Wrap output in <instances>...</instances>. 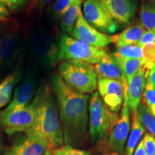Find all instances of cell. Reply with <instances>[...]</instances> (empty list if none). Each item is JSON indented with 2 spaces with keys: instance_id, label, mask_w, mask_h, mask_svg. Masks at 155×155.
Returning <instances> with one entry per match:
<instances>
[{
  "instance_id": "cell-17",
  "label": "cell",
  "mask_w": 155,
  "mask_h": 155,
  "mask_svg": "<svg viewBox=\"0 0 155 155\" xmlns=\"http://www.w3.org/2000/svg\"><path fill=\"white\" fill-rule=\"evenodd\" d=\"M94 68L98 78L113 79L121 82L127 81L119 63L113 55L106 54L98 63L95 64Z\"/></svg>"
},
{
  "instance_id": "cell-16",
  "label": "cell",
  "mask_w": 155,
  "mask_h": 155,
  "mask_svg": "<svg viewBox=\"0 0 155 155\" xmlns=\"http://www.w3.org/2000/svg\"><path fill=\"white\" fill-rule=\"evenodd\" d=\"M147 75L146 69L142 68L137 74H135L129 81H127L125 88L124 100L129 106L130 112L137 111V108L142 100Z\"/></svg>"
},
{
  "instance_id": "cell-37",
  "label": "cell",
  "mask_w": 155,
  "mask_h": 155,
  "mask_svg": "<svg viewBox=\"0 0 155 155\" xmlns=\"http://www.w3.org/2000/svg\"><path fill=\"white\" fill-rule=\"evenodd\" d=\"M4 150V143H3V138L2 136L0 134V155L2 153V151Z\"/></svg>"
},
{
  "instance_id": "cell-2",
  "label": "cell",
  "mask_w": 155,
  "mask_h": 155,
  "mask_svg": "<svg viewBox=\"0 0 155 155\" xmlns=\"http://www.w3.org/2000/svg\"><path fill=\"white\" fill-rule=\"evenodd\" d=\"M32 102L36 108V119L33 127L27 131H32L43 137L50 149L63 146V132L57 101L47 83L40 84Z\"/></svg>"
},
{
  "instance_id": "cell-29",
  "label": "cell",
  "mask_w": 155,
  "mask_h": 155,
  "mask_svg": "<svg viewBox=\"0 0 155 155\" xmlns=\"http://www.w3.org/2000/svg\"><path fill=\"white\" fill-rule=\"evenodd\" d=\"M146 155H155V137L151 134H144L142 139Z\"/></svg>"
},
{
  "instance_id": "cell-5",
  "label": "cell",
  "mask_w": 155,
  "mask_h": 155,
  "mask_svg": "<svg viewBox=\"0 0 155 155\" xmlns=\"http://www.w3.org/2000/svg\"><path fill=\"white\" fill-rule=\"evenodd\" d=\"M30 52L37 66L51 70L59 62V48L49 31L42 27L35 28L30 36Z\"/></svg>"
},
{
  "instance_id": "cell-24",
  "label": "cell",
  "mask_w": 155,
  "mask_h": 155,
  "mask_svg": "<svg viewBox=\"0 0 155 155\" xmlns=\"http://www.w3.org/2000/svg\"><path fill=\"white\" fill-rule=\"evenodd\" d=\"M137 112L144 129L155 137V117L142 101L137 107Z\"/></svg>"
},
{
  "instance_id": "cell-9",
  "label": "cell",
  "mask_w": 155,
  "mask_h": 155,
  "mask_svg": "<svg viewBox=\"0 0 155 155\" xmlns=\"http://www.w3.org/2000/svg\"><path fill=\"white\" fill-rule=\"evenodd\" d=\"M25 42L21 34L10 32L4 36L0 43V67L5 71H14L22 61Z\"/></svg>"
},
{
  "instance_id": "cell-25",
  "label": "cell",
  "mask_w": 155,
  "mask_h": 155,
  "mask_svg": "<svg viewBox=\"0 0 155 155\" xmlns=\"http://www.w3.org/2000/svg\"><path fill=\"white\" fill-rule=\"evenodd\" d=\"M113 55L117 57L124 58H134V59L144 60L142 48L138 45H124L116 48V51Z\"/></svg>"
},
{
  "instance_id": "cell-10",
  "label": "cell",
  "mask_w": 155,
  "mask_h": 155,
  "mask_svg": "<svg viewBox=\"0 0 155 155\" xmlns=\"http://www.w3.org/2000/svg\"><path fill=\"white\" fill-rule=\"evenodd\" d=\"M127 81L121 82L113 79L98 78V93L108 109L117 113L122 108L124 101Z\"/></svg>"
},
{
  "instance_id": "cell-31",
  "label": "cell",
  "mask_w": 155,
  "mask_h": 155,
  "mask_svg": "<svg viewBox=\"0 0 155 155\" xmlns=\"http://www.w3.org/2000/svg\"><path fill=\"white\" fill-rule=\"evenodd\" d=\"M155 43V32L152 31L146 30L144 35L138 42V45L142 48L143 46L147 45H151Z\"/></svg>"
},
{
  "instance_id": "cell-15",
  "label": "cell",
  "mask_w": 155,
  "mask_h": 155,
  "mask_svg": "<svg viewBox=\"0 0 155 155\" xmlns=\"http://www.w3.org/2000/svg\"><path fill=\"white\" fill-rule=\"evenodd\" d=\"M27 137L9 149L10 155H44L50 150L47 141L38 134L27 131Z\"/></svg>"
},
{
  "instance_id": "cell-33",
  "label": "cell",
  "mask_w": 155,
  "mask_h": 155,
  "mask_svg": "<svg viewBox=\"0 0 155 155\" xmlns=\"http://www.w3.org/2000/svg\"><path fill=\"white\" fill-rule=\"evenodd\" d=\"M55 0H31V9H37L38 10H42L46 6L50 5Z\"/></svg>"
},
{
  "instance_id": "cell-20",
  "label": "cell",
  "mask_w": 155,
  "mask_h": 155,
  "mask_svg": "<svg viewBox=\"0 0 155 155\" xmlns=\"http://www.w3.org/2000/svg\"><path fill=\"white\" fill-rule=\"evenodd\" d=\"M146 129L143 127L139 119L137 111L131 112V124L130 131L127 140L124 155H133L139 142L141 141L143 135L145 134Z\"/></svg>"
},
{
  "instance_id": "cell-26",
  "label": "cell",
  "mask_w": 155,
  "mask_h": 155,
  "mask_svg": "<svg viewBox=\"0 0 155 155\" xmlns=\"http://www.w3.org/2000/svg\"><path fill=\"white\" fill-rule=\"evenodd\" d=\"M74 0H55L48 8V13L52 18L59 19Z\"/></svg>"
},
{
  "instance_id": "cell-14",
  "label": "cell",
  "mask_w": 155,
  "mask_h": 155,
  "mask_svg": "<svg viewBox=\"0 0 155 155\" xmlns=\"http://www.w3.org/2000/svg\"><path fill=\"white\" fill-rule=\"evenodd\" d=\"M99 2L121 25L129 27L134 21L137 9L136 0H99Z\"/></svg>"
},
{
  "instance_id": "cell-42",
  "label": "cell",
  "mask_w": 155,
  "mask_h": 155,
  "mask_svg": "<svg viewBox=\"0 0 155 155\" xmlns=\"http://www.w3.org/2000/svg\"><path fill=\"white\" fill-rule=\"evenodd\" d=\"M0 43H1V42H0Z\"/></svg>"
},
{
  "instance_id": "cell-27",
  "label": "cell",
  "mask_w": 155,
  "mask_h": 155,
  "mask_svg": "<svg viewBox=\"0 0 155 155\" xmlns=\"http://www.w3.org/2000/svg\"><path fill=\"white\" fill-rule=\"evenodd\" d=\"M141 101L147 106L150 111L155 117V88L147 78Z\"/></svg>"
},
{
  "instance_id": "cell-22",
  "label": "cell",
  "mask_w": 155,
  "mask_h": 155,
  "mask_svg": "<svg viewBox=\"0 0 155 155\" xmlns=\"http://www.w3.org/2000/svg\"><path fill=\"white\" fill-rule=\"evenodd\" d=\"M81 4L82 2L81 0H74L61 17V30L70 35L75 28L78 15L81 12Z\"/></svg>"
},
{
  "instance_id": "cell-40",
  "label": "cell",
  "mask_w": 155,
  "mask_h": 155,
  "mask_svg": "<svg viewBox=\"0 0 155 155\" xmlns=\"http://www.w3.org/2000/svg\"><path fill=\"white\" fill-rule=\"evenodd\" d=\"M105 155H119L118 154H116V153H111V154H105Z\"/></svg>"
},
{
  "instance_id": "cell-38",
  "label": "cell",
  "mask_w": 155,
  "mask_h": 155,
  "mask_svg": "<svg viewBox=\"0 0 155 155\" xmlns=\"http://www.w3.org/2000/svg\"><path fill=\"white\" fill-rule=\"evenodd\" d=\"M3 155H10V154H9V150H6L5 151V152H4Z\"/></svg>"
},
{
  "instance_id": "cell-13",
  "label": "cell",
  "mask_w": 155,
  "mask_h": 155,
  "mask_svg": "<svg viewBox=\"0 0 155 155\" xmlns=\"http://www.w3.org/2000/svg\"><path fill=\"white\" fill-rule=\"evenodd\" d=\"M71 36L98 49H104L112 43V35L102 33L93 28L84 18L82 12L78 15Z\"/></svg>"
},
{
  "instance_id": "cell-36",
  "label": "cell",
  "mask_w": 155,
  "mask_h": 155,
  "mask_svg": "<svg viewBox=\"0 0 155 155\" xmlns=\"http://www.w3.org/2000/svg\"><path fill=\"white\" fill-rule=\"evenodd\" d=\"M133 155H146L144 147V142H143L142 139H141V141L139 142L138 146L136 148Z\"/></svg>"
},
{
  "instance_id": "cell-35",
  "label": "cell",
  "mask_w": 155,
  "mask_h": 155,
  "mask_svg": "<svg viewBox=\"0 0 155 155\" xmlns=\"http://www.w3.org/2000/svg\"><path fill=\"white\" fill-rule=\"evenodd\" d=\"M146 75L147 78L150 81L153 87L155 88V63L152 65L150 69H146Z\"/></svg>"
},
{
  "instance_id": "cell-39",
  "label": "cell",
  "mask_w": 155,
  "mask_h": 155,
  "mask_svg": "<svg viewBox=\"0 0 155 155\" xmlns=\"http://www.w3.org/2000/svg\"><path fill=\"white\" fill-rule=\"evenodd\" d=\"M44 155H53V154H52V153H51V151H50V150H48V152H46L45 154Z\"/></svg>"
},
{
  "instance_id": "cell-23",
  "label": "cell",
  "mask_w": 155,
  "mask_h": 155,
  "mask_svg": "<svg viewBox=\"0 0 155 155\" xmlns=\"http://www.w3.org/2000/svg\"><path fill=\"white\" fill-rule=\"evenodd\" d=\"M114 57L119 63L127 81L130 80L134 75L139 72V70L144 68L146 63V61L144 60L124 58L117 57V56H114Z\"/></svg>"
},
{
  "instance_id": "cell-4",
  "label": "cell",
  "mask_w": 155,
  "mask_h": 155,
  "mask_svg": "<svg viewBox=\"0 0 155 155\" xmlns=\"http://www.w3.org/2000/svg\"><path fill=\"white\" fill-rule=\"evenodd\" d=\"M88 116V134L94 142L105 141L119 119L118 114L106 107L98 91L90 97Z\"/></svg>"
},
{
  "instance_id": "cell-21",
  "label": "cell",
  "mask_w": 155,
  "mask_h": 155,
  "mask_svg": "<svg viewBox=\"0 0 155 155\" xmlns=\"http://www.w3.org/2000/svg\"><path fill=\"white\" fill-rule=\"evenodd\" d=\"M139 15L143 28L155 32V0H141Z\"/></svg>"
},
{
  "instance_id": "cell-28",
  "label": "cell",
  "mask_w": 155,
  "mask_h": 155,
  "mask_svg": "<svg viewBox=\"0 0 155 155\" xmlns=\"http://www.w3.org/2000/svg\"><path fill=\"white\" fill-rule=\"evenodd\" d=\"M53 155H91L88 151L80 150L75 147L65 145L59 148L55 149L53 151Z\"/></svg>"
},
{
  "instance_id": "cell-34",
  "label": "cell",
  "mask_w": 155,
  "mask_h": 155,
  "mask_svg": "<svg viewBox=\"0 0 155 155\" xmlns=\"http://www.w3.org/2000/svg\"><path fill=\"white\" fill-rule=\"evenodd\" d=\"M10 11L0 0V20H5L10 17Z\"/></svg>"
},
{
  "instance_id": "cell-12",
  "label": "cell",
  "mask_w": 155,
  "mask_h": 155,
  "mask_svg": "<svg viewBox=\"0 0 155 155\" xmlns=\"http://www.w3.org/2000/svg\"><path fill=\"white\" fill-rule=\"evenodd\" d=\"M38 82V73L36 65L30 66L22 83L15 88L14 96L5 111H14L26 107L35 96Z\"/></svg>"
},
{
  "instance_id": "cell-19",
  "label": "cell",
  "mask_w": 155,
  "mask_h": 155,
  "mask_svg": "<svg viewBox=\"0 0 155 155\" xmlns=\"http://www.w3.org/2000/svg\"><path fill=\"white\" fill-rule=\"evenodd\" d=\"M23 69L22 66L17 67L7 76L2 82L0 83V108H2L9 102L15 85L22 79Z\"/></svg>"
},
{
  "instance_id": "cell-6",
  "label": "cell",
  "mask_w": 155,
  "mask_h": 155,
  "mask_svg": "<svg viewBox=\"0 0 155 155\" xmlns=\"http://www.w3.org/2000/svg\"><path fill=\"white\" fill-rule=\"evenodd\" d=\"M59 61H73L96 64L105 56L104 49L93 47L81 40L73 38L68 34H63L58 40Z\"/></svg>"
},
{
  "instance_id": "cell-41",
  "label": "cell",
  "mask_w": 155,
  "mask_h": 155,
  "mask_svg": "<svg viewBox=\"0 0 155 155\" xmlns=\"http://www.w3.org/2000/svg\"><path fill=\"white\" fill-rule=\"evenodd\" d=\"M81 2H83V1H86V0H81Z\"/></svg>"
},
{
  "instance_id": "cell-3",
  "label": "cell",
  "mask_w": 155,
  "mask_h": 155,
  "mask_svg": "<svg viewBox=\"0 0 155 155\" xmlns=\"http://www.w3.org/2000/svg\"><path fill=\"white\" fill-rule=\"evenodd\" d=\"M58 74L71 88L81 94H94L97 88L98 75L92 64L63 61L58 65Z\"/></svg>"
},
{
  "instance_id": "cell-7",
  "label": "cell",
  "mask_w": 155,
  "mask_h": 155,
  "mask_svg": "<svg viewBox=\"0 0 155 155\" xmlns=\"http://www.w3.org/2000/svg\"><path fill=\"white\" fill-rule=\"evenodd\" d=\"M37 111L33 103L26 107L14 111H0V127L8 135L17 132H26L33 127Z\"/></svg>"
},
{
  "instance_id": "cell-1",
  "label": "cell",
  "mask_w": 155,
  "mask_h": 155,
  "mask_svg": "<svg viewBox=\"0 0 155 155\" xmlns=\"http://www.w3.org/2000/svg\"><path fill=\"white\" fill-rule=\"evenodd\" d=\"M50 85L57 101L64 143L73 147L83 146L88 137L90 96L71 88L58 73L51 75Z\"/></svg>"
},
{
  "instance_id": "cell-30",
  "label": "cell",
  "mask_w": 155,
  "mask_h": 155,
  "mask_svg": "<svg viewBox=\"0 0 155 155\" xmlns=\"http://www.w3.org/2000/svg\"><path fill=\"white\" fill-rule=\"evenodd\" d=\"M144 59L146 63L150 64L155 63V43L147 45L142 47Z\"/></svg>"
},
{
  "instance_id": "cell-8",
  "label": "cell",
  "mask_w": 155,
  "mask_h": 155,
  "mask_svg": "<svg viewBox=\"0 0 155 155\" xmlns=\"http://www.w3.org/2000/svg\"><path fill=\"white\" fill-rule=\"evenodd\" d=\"M82 13L87 22L102 33L111 35L120 30L121 25L109 15L99 0L85 1Z\"/></svg>"
},
{
  "instance_id": "cell-32",
  "label": "cell",
  "mask_w": 155,
  "mask_h": 155,
  "mask_svg": "<svg viewBox=\"0 0 155 155\" xmlns=\"http://www.w3.org/2000/svg\"><path fill=\"white\" fill-rule=\"evenodd\" d=\"M9 11H17L25 3V0H1Z\"/></svg>"
},
{
  "instance_id": "cell-18",
  "label": "cell",
  "mask_w": 155,
  "mask_h": 155,
  "mask_svg": "<svg viewBox=\"0 0 155 155\" xmlns=\"http://www.w3.org/2000/svg\"><path fill=\"white\" fill-rule=\"evenodd\" d=\"M145 32L146 30L139 22L131 25L120 33L112 35V43L115 44L116 48L124 45H137Z\"/></svg>"
},
{
  "instance_id": "cell-11",
  "label": "cell",
  "mask_w": 155,
  "mask_h": 155,
  "mask_svg": "<svg viewBox=\"0 0 155 155\" xmlns=\"http://www.w3.org/2000/svg\"><path fill=\"white\" fill-rule=\"evenodd\" d=\"M131 128L130 110L126 101H124L121 115L108 136L107 149L108 152L119 155L124 154L125 145Z\"/></svg>"
}]
</instances>
